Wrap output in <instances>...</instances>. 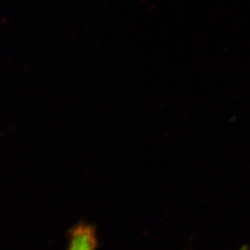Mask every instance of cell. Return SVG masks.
Returning a JSON list of instances; mask_svg holds the SVG:
<instances>
[{
  "label": "cell",
  "mask_w": 250,
  "mask_h": 250,
  "mask_svg": "<svg viewBox=\"0 0 250 250\" xmlns=\"http://www.w3.org/2000/svg\"><path fill=\"white\" fill-rule=\"evenodd\" d=\"M98 236L96 228L86 222H80L68 232L67 250H96Z\"/></svg>",
  "instance_id": "cell-1"
}]
</instances>
